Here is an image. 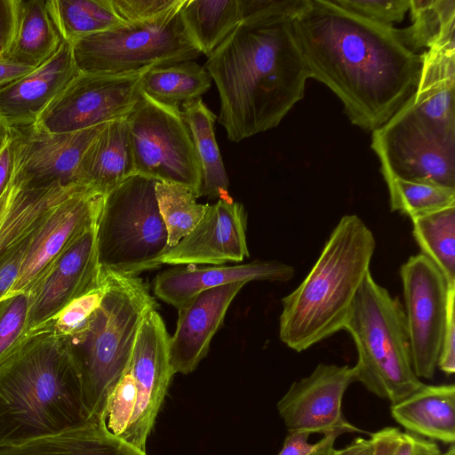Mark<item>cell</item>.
Here are the masks:
<instances>
[{
  "instance_id": "obj_48",
  "label": "cell",
  "mask_w": 455,
  "mask_h": 455,
  "mask_svg": "<svg viewBox=\"0 0 455 455\" xmlns=\"http://www.w3.org/2000/svg\"><path fill=\"white\" fill-rule=\"evenodd\" d=\"M402 432L395 427H385L371 435L375 440L374 455H394Z\"/></svg>"
},
{
  "instance_id": "obj_1",
  "label": "cell",
  "mask_w": 455,
  "mask_h": 455,
  "mask_svg": "<svg viewBox=\"0 0 455 455\" xmlns=\"http://www.w3.org/2000/svg\"><path fill=\"white\" fill-rule=\"evenodd\" d=\"M292 28L310 78L337 95L353 124L372 132L412 99L422 57L398 40L395 27L373 23L333 0H309Z\"/></svg>"
},
{
  "instance_id": "obj_52",
  "label": "cell",
  "mask_w": 455,
  "mask_h": 455,
  "mask_svg": "<svg viewBox=\"0 0 455 455\" xmlns=\"http://www.w3.org/2000/svg\"><path fill=\"white\" fill-rule=\"evenodd\" d=\"M439 455H455V445L451 444L450 448L445 452H440Z\"/></svg>"
},
{
  "instance_id": "obj_25",
  "label": "cell",
  "mask_w": 455,
  "mask_h": 455,
  "mask_svg": "<svg viewBox=\"0 0 455 455\" xmlns=\"http://www.w3.org/2000/svg\"><path fill=\"white\" fill-rule=\"evenodd\" d=\"M391 415L407 432L444 443L455 442V387L424 385L392 404Z\"/></svg>"
},
{
  "instance_id": "obj_46",
  "label": "cell",
  "mask_w": 455,
  "mask_h": 455,
  "mask_svg": "<svg viewBox=\"0 0 455 455\" xmlns=\"http://www.w3.org/2000/svg\"><path fill=\"white\" fill-rule=\"evenodd\" d=\"M18 0H0V46L6 52L11 45L17 15Z\"/></svg>"
},
{
  "instance_id": "obj_20",
  "label": "cell",
  "mask_w": 455,
  "mask_h": 455,
  "mask_svg": "<svg viewBox=\"0 0 455 455\" xmlns=\"http://www.w3.org/2000/svg\"><path fill=\"white\" fill-rule=\"evenodd\" d=\"M79 73L71 44L62 41L44 63L0 90V118L9 128L34 124Z\"/></svg>"
},
{
  "instance_id": "obj_16",
  "label": "cell",
  "mask_w": 455,
  "mask_h": 455,
  "mask_svg": "<svg viewBox=\"0 0 455 455\" xmlns=\"http://www.w3.org/2000/svg\"><path fill=\"white\" fill-rule=\"evenodd\" d=\"M105 196L84 186L48 214L32 235L19 275L4 298L26 292L44 269L98 220Z\"/></svg>"
},
{
  "instance_id": "obj_30",
  "label": "cell",
  "mask_w": 455,
  "mask_h": 455,
  "mask_svg": "<svg viewBox=\"0 0 455 455\" xmlns=\"http://www.w3.org/2000/svg\"><path fill=\"white\" fill-rule=\"evenodd\" d=\"M212 81L204 67L188 60L144 72L140 92L158 103L180 108L201 98L210 89Z\"/></svg>"
},
{
  "instance_id": "obj_7",
  "label": "cell",
  "mask_w": 455,
  "mask_h": 455,
  "mask_svg": "<svg viewBox=\"0 0 455 455\" xmlns=\"http://www.w3.org/2000/svg\"><path fill=\"white\" fill-rule=\"evenodd\" d=\"M156 182L134 174L106 195L97 222L101 267L139 275L162 265L168 234L157 204Z\"/></svg>"
},
{
  "instance_id": "obj_23",
  "label": "cell",
  "mask_w": 455,
  "mask_h": 455,
  "mask_svg": "<svg viewBox=\"0 0 455 455\" xmlns=\"http://www.w3.org/2000/svg\"><path fill=\"white\" fill-rule=\"evenodd\" d=\"M421 57L419 79L411 106L424 121L455 133V41L433 46Z\"/></svg>"
},
{
  "instance_id": "obj_50",
  "label": "cell",
  "mask_w": 455,
  "mask_h": 455,
  "mask_svg": "<svg viewBox=\"0 0 455 455\" xmlns=\"http://www.w3.org/2000/svg\"><path fill=\"white\" fill-rule=\"evenodd\" d=\"M12 128H9L0 118V152L12 135Z\"/></svg>"
},
{
  "instance_id": "obj_28",
  "label": "cell",
  "mask_w": 455,
  "mask_h": 455,
  "mask_svg": "<svg viewBox=\"0 0 455 455\" xmlns=\"http://www.w3.org/2000/svg\"><path fill=\"white\" fill-rule=\"evenodd\" d=\"M182 116L192 139L201 168V196L229 199L228 177L215 138L216 116L202 98L184 103Z\"/></svg>"
},
{
  "instance_id": "obj_18",
  "label": "cell",
  "mask_w": 455,
  "mask_h": 455,
  "mask_svg": "<svg viewBox=\"0 0 455 455\" xmlns=\"http://www.w3.org/2000/svg\"><path fill=\"white\" fill-rule=\"evenodd\" d=\"M247 217L242 204L232 198L209 205L196 228L160 258L173 266L240 262L249 257Z\"/></svg>"
},
{
  "instance_id": "obj_8",
  "label": "cell",
  "mask_w": 455,
  "mask_h": 455,
  "mask_svg": "<svg viewBox=\"0 0 455 455\" xmlns=\"http://www.w3.org/2000/svg\"><path fill=\"white\" fill-rule=\"evenodd\" d=\"M182 4L156 19L124 23L76 41L71 47L78 71L130 75L194 60L201 52L185 28Z\"/></svg>"
},
{
  "instance_id": "obj_6",
  "label": "cell",
  "mask_w": 455,
  "mask_h": 455,
  "mask_svg": "<svg viewBox=\"0 0 455 455\" xmlns=\"http://www.w3.org/2000/svg\"><path fill=\"white\" fill-rule=\"evenodd\" d=\"M343 330L357 350L355 381L371 393L392 405L425 385L412 368L403 306L373 279L371 271L359 287Z\"/></svg>"
},
{
  "instance_id": "obj_33",
  "label": "cell",
  "mask_w": 455,
  "mask_h": 455,
  "mask_svg": "<svg viewBox=\"0 0 455 455\" xmlns=\"http://www.w3.org/2000/svg\"><path fill=\"white\" fill-rule=\"evenodd\" d=\"M412 235L423 255L455 284V206L411 220Z\"/></svg>"
},
{
  "instance_id": "obj_40",
  "label": "cell",
  "mask_w": 455,
  "mask_h": 455,
  "mask_svg": "<svg viewBox=\"0 0 455 455\" xmlns=\"http://www.w3.org/2000/svg\"><path fill=\"white\" fill-rule=\"evenodd\" d=\"M184 0H109L123 23L143 22L156 19L179 7Z\"/></svg>"
},
{
  "instance_id": "obj_14",
  "label": "cell",
  "mask_w": 455,
  "mask_h": 455,
  "mask_svg": "<svg viewBox=\"0 0 455 455\" xmlns=\"http://www.w3.org/2000/svg\"><path fill=\"white\" fill-rule=\"evenodd\" d=\"M354 381L353 367L327 363L294 381L276 404L287 429L323 435L360 432L342 412L344 394Z\"/></svg>"
},
{
  "instance_id": "obj_4",
  "label": "cell",
  "mask_w": 455,
  "mask_h": 455,
  "mask_svg": "<svg viewBox=\"0 0 455 455\" xmlns=\"http://www.w3.org/2000/svg\"><path fill=\"white\" fill-rule=\"evenodd\" d=\"M376 249L356 214L340 218L301 283L282 299L279 338L302 352L343 330Z\"/></svg>"
},
{
  "instance_id": "obj_27",
  "label": "cell",
  "mask_w": 455,
  "mask_h": 455,
  "mask_svg": "<svg viewBox=\"0 0 455 455\" xmlns=\"http://www.w3.org/2000/svg\"><path fill=\"white\" fill-rule=\"evenodd\" d=\"M44 0H18L14 35L4 54L23 65L37 68L62 43Z\"/></svg>"
},
{
  "instance_id": "obj_10",
  "label": "cell",
  "mask_w": 455,
  "mask_h": 455,
  "mask_svg": "<svg viewBox=\"0 0 455 455\" xmlns=\"http://www.w3.org/2000/svg\"><path fill=\"white\" fill-rule=\"evenodd\" d=\"M382 175L455 188V133L420 118L410 102L372 131Z\"/></svg>"
},
{
  "instance_id": "obj_41",
  "label": "cell",
  "mask_w": 455,
  "mask_h": 455,
  "mask_svg": "<svg viewBox=\"0 0 455 455\" xmlns=\"http://www.w3.org/2000/svg\"><path fill=\"white\" fill-rule=\"evenodd\" d=\"M437 367L448 375L455 371V294L449 303Z\"/></svg>"
},
{
  "instance_id": "obj_13",
  "label": "cell",
  "mask_w": 455,
  "mask_h": 455,
  "mask_svg": "<svg viewBox=\"0 0 455 455\" xmlns=\"http://www.w3.org/2000/svg\"><path fill=\"white\" fill-rule=\"evenodd\" d=\"M169 338L156 308L149 310L139 329L127 366L136 399L121 439L143 452L173 376L169 363Z\"/></svg>"
},
{
  "instance_id": "obj_19",
  "label": "cell",
  "mask_w": 455,
  "mask_h": 455,
  "mask_svg": "<svg viewBox=\"0 0 455 455\" xmlns=\"http://www.w3.org/2000/svg\"><path fill=\"white\" fill-rule=\"evenodd\" d=\"M245 283L235 282L203 291L178 308L176 331L168 344L173 375L192 372L205 357L228 307Z\"/></svg>"
},
{
  "instance_id": "obj_22",
  "label": "cell",
  "mask_w": 455,
  "mask_h": 455,
  "mask_svg": "<svg viewBox=\"0 0 455 455\" xmlns=\"http://www.w3.org/2000/svg\"><path fill=\"white\" fill-rule=\"evenodd\" d=\"M83 187L62 182L29 186L14 172L0 197V261L30 237L57 205Z\"/></svg>"
},
{
  "instance_id": "obj_39",
  "label": "cell",
  "mask_w": 455,
  "mask_h": 455,
  "mask_svg": "<svg viewBox=\"0 0 455 455\" xmlns=\"http://www.w3.org/2000/svg\"><path fill=\"white\" fill-rule=\"evenodd\" d=\"M340 7L383 27L403 21L410 0H333Z\"/></svg>"
},
{
  "instance_id": "obj_2",
  "label": "cell",
  "mask_w": 455,
  "mask_h": 455,
  "mask_svg": "<svg viewBox=\"0 0 455 455\" xmlns=\"http://www.w3.org/2000/svg\"><path fill=\"white\" fill-rule=\"evenodd\" d=\"M292 20H243L207 57L220 100L217 120L231 142L276 127L304 97L310 74Z\"/></svg>"
},
{
  "instance_id": "obj_42",
  "label": "cell",
  "mask_w": 455,
  "mask_h": 455,
  "mask_svg": "<svg viewBox=\"0 0 455 455\" xmlns=\"http://www.w3.org/2000/svg\"><path fill=\"white\" fill-rule=\"evenodd\" d=\"M32 235L0 261V300L4 298L19 275Z\"/></svg>"
},
{
  "instance_id": "obj_38",
  "label": "cell",
  "mask_w": 455,
  "mask_h": 455,
  "mask_svg": "<svg viewBox=\"0 0 455 455\" xmlns=\"http://www.w3.org/2000/svg\"><path fill=\"white\" fill-rule=\"evenodd\" d=\"M135 387L127 368L109 393L101 418L108 430L121 438L135 405Z\"/></svg>"
},
{
  "instance_id": "obj_24",
  "label": "cell",
  "mask_w": 455,
  "mask_h": 455,
  "mask_svg": "<svg viewBox=\"0 0 455 455\" xmlns=\"http://www.w3.org/2000/svg\"><path fill=\"white\" fill-rule=\"evenodd\" d=\"M134 174L126 119L110 121L84 153L77 182L106 196Z\"/></svg>"
},
{
  "instance_id": "obj_5",
  "label": "cell",
  "mask_w": 455,
  "mask_h": 455,
  "mask_svg": "<svg viewBox=\"0 0 455 455\" xmlns=\"http://www.w3.org/2000/svg\"><path fill=\"white\" fill-rule=\"evenodd\" d=\"M111 273L109 288L89 323L65 340L79 371L92 418L101 416L109 393L129 364L143 318L156 308L142 278Z\"/></svg>"
},
{
  "instance_id": "obj_44",
  "label": "cell",
  "mask_w": 455,
  "mask_h": 455,
  "mask_svg": "<svg viewBox=\"0 0 455 455\" xmlns=\"http://www.w3.org/2000/svg\"><path fill=\"white\" fill-rule=\"evenodd\" d=\"M440 452L435 442L410 432H402L394 455H439Z\"/></svg>"
},
{
  "instance_id": "obj_3",
  "label": "cell",
  "mask_w": 455,
  "mask_h": 455,
  "mask_svg": "<svg viewBox=\"0 0 455 455\" xmlns=\"http://www.w3.org/2000/svg\"><path fill=\"white\" fill-rule=\"evenodd\" d=\"M91 419L65 340L29 331L0 362V448L79 427Z\"/></svg>"
},
{
  "instance_id": "obj_36",
  "label": "cell",
  "mask_w": 455,
  "mask_h": 455,
  "mask_svg": "<svg viewBox=\"0 0 455 455\" xmlns=\"http://www.w3.org/2000/svg\"><path fill=\"white\" fill-rule=\"evenodd\" d=\"M382 176L387 186L391 211L411 220L455 206V188Z\"/></svg>"
},
{
  "instance_id": "obj_49",
  "label": "cell",
  "mask_w": 455,
  "mask_h": 455,
  "mask_svg": "<svg viewBox=\"0 0 455 455\" xmlns=\"http://www.w3.org/2000/svg\"><path fill=\"white\" fill-rule=\"evenodd\" d=\"M375 440L372 435L370 438H355L352 443L342 449H332L331 455H374Z\"/></svg>"
},
{
  "instance_id": "obj_26",
  "label": "cell",
  "mask_w": 455,
  "mask_h": 455,
  "mask_svg": "<svg viewBox=\"0 0 455 455\" xmlns=\"http://www.w3.org/2000/svg\"><path fill=\"white\" fill-rule=\"evenodd\" d=\"M0 455H147L112 434L101 417L57 435L18 446L0 448Z\"/></svg>"
},
{
  "instance_id": "obj_31",
  "label": "cell",
  "mask_w": 455,
  "mask_h": 455,
  "mask_svg": "<svg viewBox=\"0 0 455 455\" xmlns=\"http://www.w3.org/2000/svg\"><path fill=\"white\" fill-rule=\"evenodd\" d=\"M411 24L396 28L398 40L411 52L455 41L454 0H410Z\"/></svg>"
},
{
  "instance_id": "obj_35",
  "label": "cell",
  "mask_w": 455,
  "mask_h": 455,
  "mask_svg": "<svg viewBox=\"0 0 455 455\" xmlns=\"http://www.w3.org/2000/svg\"><path fill=\"white\" fill-rule=\"evenodd\" d=\"M111 275V271L100 267L98 277L84 291L70 300L48 321L29 331L49 333L63 340L77 335L86 327L100 306L109 288Z\"/></svg>"
},
{
  "instance_id": "obj_53",
  "label": "cell",
  "mask_w": 455,
  "mask_h": 455,
  "mask_svg": "<svg viewBox=\"0 0 455 455\" xmlns=\"http://www.w3.org/2000/svg\"><path fill=\"white\" fill-rule=\"evenodd\" d=\"M4 54V51L2 49V47L0 46V55Z\"/></svg>"
},
{
  "instance_id": "obj_11",
  "label": "cell",
  "mask_w": 455,
  "mask_h": 455,
  "mask_svg": "<svg viewBox=\"0 0 455 455\" xmlns=\"http://www.w3.org/2000/svg\"><path fill=\"white\" fill-rule=\"evenodd\" d=\"M411 357L416 376L431 379L436 371L451 297L441 270L422 253L411 256L400 267Z\"/></svg>"
},
{
  "instance_id": "obj_9",
  "label": "cell",
  "mask_w": 455,
  "mask_h": 455,
  "mask_svg": "<svg viewBox=\"0 0 455 455\" xmlns=\"http://www.w3.org/2000/svg\"><path fill=\"white\" fill-rule=\"evenodd\" d=\"M125 119L135 174L181 185L201 196V168L180 108L141 93Z\"/></svg>"
},
{
  "instance_id": "obj_43",
  "label": "cell",
  "mask_w": 455,
  "mask_h": 455,
  "mask_svg": "<svg viewBox=\"0 0 455 455\" xmlns=\"http://www.w3.org/2000/svg\"><path fill=\"white\" fill-rule=\"evenodd\" d=\"M310 435V433L306 431H289L278 455H312L324 446L331 438L338 437L341 434L332 433L324 435L316 443H308Z\"/></svg>"
},
{
  "instance_id": "obj_15",
  "label": "cell",
  "mask_w": 455,
  "mask_h": 455,
  "mask_svg": "<svg viewBox=\"0 0 455 455\" xmlns=\"http://www.w3.org/2000/svg\"><path fill=\"white\" fill-rule=\"evenodd\" d=\"M97 222L75 239L26 291L29 299L26 333L52 318L98 277Z\"/></svg>"
},
{
  "instance_id": "obj_12",
  "label": "cell",
  "mask_w": 455,
  "mask_h": 455,
  "mask_svg": "<svg viewBox=\"0 0 455 455\" xmlns=\"http://www.w3.org/2000/svg\"><path fill=\"white\" fill-rule=\"evenodd\" d=\"M142 75L79 72L35 124L50 133H67L126 117L141 96Z\"/></svg>"
},
{
  "instance_id": "obj_47",
  "label": "cell",
  "mask_w": 455,
  "mask_h": 455,
  "mask_svg": "<svg viewBox=\"0 0 455 455\" xmlns=\"http://www.w3.org/2000/svg\"><path fill=\"white\" fill-rule=\"evenodd\" d=\"M35 68L19 63L4 54L0 55V90Z\"/></svg>"
},
{
  "instance_id": "obj_29",
  "label": "cell",
  "mask_w": 455,
  "mask_h": 455,
  "mask_svg": "<svg viewBox=\"0 0 455 455\" xmlns=\"http://www.w3.org/2000/svg\"><path fill=\"white\" fill-rule=\"evenodd\" d=\"M185 28L206 57L243 20L242 0H185Z\"/></svg>"
},
{
  "instance_id": "obj_37",
  "label": "cell",
  "mask_w": 455,
  "mask_h": 455,
  "mask_svg": "<svg viewBox=\"0 0 455 455\" xmlns=\"http://www.w3.org/2000/svg\"><path fill=\"white\" fill-rule=\"evenodd\" d=\"M28 304L27 292H20L0 300V362L25 336Z\"/></svg>"
},
{
  "instance_id": "obj_21",
  "label": "cell",
  "mask_w": 455,
  "mask_h": 455,
  "mask_svg": "<svg viewBox=\"0 0 455 455\" xmlns=\"http://www.w3.org/2000/svg\"><path fill=\"white\" fill-rule=\"evenodd\" d=\"M295 274L292 266L277 260H254L235 266L198 267L182 265L166 269L155 279V294L180 308L197 293L235 282H288Z\"/></svg>"
},
{
  "instance_id": "obj_34",
  "label": "cell",
  "mask_w": 455,
  "mask_h": 455,
  "mask_svg": "<svg viewBox=\"0 0 455 455\" xmlns=\"http://www.w3.org/2000/svg\"><path fill=\"white\" fill-rule=\"evenodd\" d=\"M155 191L168 234L167 251L196 228L210 204H198L194 192L179 184L156 181Z\"/></svg>"
},
{
  "instance_id": "obj_45",
  "label": "cell",
  "mask_w": 455,
  "mask_h": 455,
  "mask_svg": "<svg viewBox=\"0 0 455 455\" xmlns=\"http://www.w3.org/2000/svg\"><path fill=\"white\" fill-rule=\"evenodd\" d=\"M17 142V130L13 128L10 139L0 152V197L14 175Z\"/></svg>"
},
{
  "instance_id": "obj_32",
  "label": "cell",
  "mask_w": 455,
  "mask_h": 455,
  "mask_svg": "<svg viewBox=\"0 0 455 455\" xmlns=\"http://www.w3.org/2000/svg\"><path fill=\"white\" fill-rule=\"evenodd\" d=\"M46 5L60 37L69 44L124 24L109 0H48Z\"/></svg>"
},
{
  "instance_id": "obj_51",
  "label": "cell",
  "mask_w": 455,
  "mask_h": 455,
  "mask_svg": "<svg viewBox=\"0 0 455 455\" xmlns=\"http://www.w3.org/2000/svg\"><path fill=\"white\" fill-rule=\"evenodd\" d=\"M337 437L331 438L324 446H323L312 455H331V452L334 448V443Z\"/></svg>"
},
{
  "instance_id": "obj_17",
  "label": "cell",
  "mask_w": 455,
  "mask_h": 455,
  "mask_svg": "<svg viewBox=\"0 0 455 455\" xmlns=\"http://www.w3.org/2000/svg\"><path fill=\"white\" fill-rule=\"evenodd\" d=\"M106 124L67 133H50L35 124L14 128L18 134L15 174L29 186L79 184L77 171L83 155Z\"/></svg>"
}]
</instances>
